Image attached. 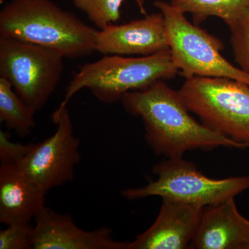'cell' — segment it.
Here are the masks:
<instances>
[{
  "mask_svg": "<svg viewBox=\"0 0 249 249\" xmlns=\"http://www.w3.org/2000/svg\"><path fill=\"white\" fill-rule=\"evenodd\" d=\"M120 101L127 113L142 119L145 141L157 155L178 158L197 149L248 147L196 121L178 91L168 86L164 80L125 93Z\"/></svg>",
  "mask_w": 249,
  "mask_h": 249,
  "instance_id": "cell-1",
  "label": "cell"
},
{
  "mask_svg": "<svg viewBox=\"0 0 249 249\" xmlns=\"http://www.w3.org/2000/svg\"><path fill=\"white\" fill-rule=\"evenodd\" d=\"M97 31L52 0H12L0 11V36L53 49L65 58L95 52Z\"/></svg>",
  "mask_w": 249,
  "mask_h": 249,
  "instance_id": "cell-2",
  "label": "cell"
},
{
  "mask_svg": "<svg viewBox=\"0 0 249 249\" xmlns=\"http://www.w3.org/2000/svg\"><path fill=\"white\" fill-rule=\"evenodd\" d=\"M178 73L170 49L142 57L105 55L80 67L52 116L58 115L71 98L85 88L101 102L112 104L125 93L145 89L160 80L173 79Z\"/></svg>",
  "mask_w": 249,
  "mask_h": 249,
  "instance_id": "cell-3",
  "label": "cell"
},
{
  "mask_svg": "<svg viewBox=\"0 0 249 249\" xmlns=\"http://www.w3.org/2000/svg\"><path fill=\"white\" fill-rule=\"evenodd\" d=\"M201 124L249 147V85L231 78L195 76L178 90Z\"/></svg>",
  "mask_w": 249,
  "mask_h": 249,
  "instance_id": "cell-4",
  "label": "cell"
},
{
  "mask_svg": "<svg viewBox=\"0 0 249 249\" xmlns=\"http://www.w3.org/2000/svg\"><path fill=\"white\" fill-rule=\"evenodd\" d=\"M152 172L157 177L155 180L140 188L124 190L121 192L123 196L131 200L160 196L204 209L249 190V175L209 178L183 157L161 160Z\"/></svg>",
  "mask_w": 249,
  "mask_h": 249,
  "instance_id": "cell-5",
  "label": "cell"
},
{
  "mask_svg": "<svg viewBox=\"0 0 249 249\" xmlns=\"http://www.w3.org/2000/svg\"><path fill=\"white\" fill-rule=\"evenodd\" d=\"M154 6L164 18L174 65L181 76L222 77L249 85V73L234 66L221 53L224 44L192 24L181 10L170 2L155 0Z\"/></svg>",
  "mask_w": 249,
  "mask_h": 249,
  "instance_id": "cell-6",
  "label": "cell"
},
{
  "mask_svg": "<svg viewBox=\"0 0 249 249\" xmlns=\"http://www.w3.org/2000/svg\"><path fill=\"white\" fill-rule=\"evenodd\" d=\"M64 59L53 49L0 36V77L36 111L56 89L65 70Z\"/></svg>",
  "mask_w": 249,
  "mask_h": 249,
  "instance_id": "cell-7",
  "label": "cell"
},
{
  "mask_svg": "<svg viewBox=\"0 0 249 249\" xmlns=\"http://www.w3.org/2000/svg\"><path fill=\"white\" fill-rule=\"evenodd\" d=\"M57 128L52 135L31 144L29 152L16 163L45 193L74 179L75 168L80 163V141L73 134L67 107L52 116Z\"/></svg>",
  "mask_w": 249,
  "mask_h": 249,
  "instance_id": "cell-8",
  "label": "cell"
},
{
  "mask_svg": "<svg viewBox=\"0 0 249 249\" xmlns=\"http://www.w3.org/2000/svg\"><path fill=\"white\" fill-rule=\"evenodd\" d=\"M33 249H127L128 242L114 240L109 228L80 229L71 215L47 206L34 218Z\"/></svg>",
  "mask_w": 249,
  "mask_h": 249,
  "instance_id": "cell-9",
  "label": "cell"
},
{
  "mask_svg": "<svg viewBox=\"0 0 249 249\" xmlns=\"http://www.w3.org/2000/svg\"><path fill=\"white\" fill-rule=\"evenodd\" d=\"M169 49L164 18L160 12L98 29L95 43V52L104 55L145 56Z\"/></svg>",
  "mask_w": 249,
  "mask_h": 249,
  "instance_id": "cell-10",
  "label": "cell"
},
{
  "mask_svg": "<svg viewBox=\"0 0 249 249\" xmlns=\"http://www.w3.org/2000/svg\"><path fill=\"white\" fill-rule=\"evenodd\" d=\"M204 208L162 198L160 213L155 222L127 249H189Z\"/></svg>",
  "mask_w": 249,
  "mask_h": 249,
  "instance_id": "cell-11",
  "label": "cell"
},
{
  "mask_svg": "<svg viewBox=\"0 0 249 249\" xmlns=\"http://www.w3.org/2000/svg\"><path fill=\"white\" fill-rule=\"evenodd\" d=\"M249 241V220L232 197L204 208L189 249H247Z\"/></svg>",
  "mask_w": 249,
  "mask_h": 249,
  "instance_id": "cell-12",
  "label": "cell"
},
{
  "mask_svg": "<svg viewBox=\"0 0 249 249\" xmlns=\"http://www.w3.org/2000/svg\"><path fill=\"white\" fill-rule=\"evenodd\" d=\"M47 193L16 163L0 165V222L6 226L31 224L43 209Z\"/></svg>",
  "mask_w": 249,
  "mask_h": 249,
  "instance_id": "cell-13",
  "label": "cell"
},
{
  "mask_svg": "<svg viewBox=\"0 0 249 249\" xmlns=\"http://www.w3.org/2000/svg\"><path fill=\"white\" fill-rule=\"evenodd\" d=\"M36 111L18 96L8 80L0 77V121L19 137H25L35 127Z\"/></svg>",
  "mask_w": 249,
  "mask_h": 249,
  "instance_id": "cell-14",
  "label": "cell"
},
{
  "mask_svg": "<svg viewBox=\"0 0 249 249\" xmlns=\"http://www.w3.org/2000/svg\"><path fill=\"white\" fill-rule=\"evenodd\" d=\"M170 3L185 14L192 15L196 24L216 17L227 25L249 7V0H171Z\"/></svg>",
  "mask_w": 249,
  "mask_h": 249,
  "instance_id": "cell-15",
  "label": "cell"
},
{
  "mask_svg": "<svg viewBox=\"0 0 249 249\" xmlns=\"http://www.w3.org/2000/svg\"><path fill=\"white\" fill-rule=\"evenodd\" d=\"M124 0H73L75 7L84 13L98 30L121 19Z\"/></svg>",
  "mask_w": 249,
  "mask_h": 249,
  "instance_id": "cell-16",
  "label": "cell"
},
{
  "mask_svg": "<svg viewBox=\"0 0 249 249\" xmlns=\"http://www.w3.org/2000/svg\"><path fill=\"white\" fill-rule=\"evenodd\" d=\"M227 26L235 61L240 69L249 73V7Z\"/></svg>",
  "mask_w": 249,
  "mask_h": 249,
  "instance_id": "cell-17",
  "label": "cell"
},
{
  "mask_svg": "<svg viewBox=\"0 0 249 249\" xmlns=\"http://www.w3.org/2000/svg\"><path fill=\"white\" fill-rule=\"evenodd\" d=\"M34 227L14 224L0 231V249H33Z\"/></svg>",
  "mask_w": 249,
  "mask_h": 249,
  "instance_id": "cell-18",
  "label": "cell"
},
{
  "mask_svg": "<svg viewBox=\"0 0 249 249\" xmlns=\"http://www.w3.org/2000/svg\"><path fill=\"white\" fill-rule=\"evenodd\" d=\"M31 144L23 145L11 142L10 134L0 130V161L1 163H18L29 152Z\"/></svg>",
  "mask_w": 249,
  "mask_h": 249,
  "instance_id": "cell-19",
  "label": "cell"
},
{
  "mask_svg": "<svg viewBox=\"0 0 249 249\" xmlns=\"http://www.w3.org/2000/svg\"><path fill=\"white\" fill-rule=\"evenodd\" d=\"M148 1H150V0H135L136 3L138 5L139 9L142 14H145V4Z\"/></svg>",
  "mask_w": 249,
  "mask_h": 249,
  "instance_id": "cell-20",
  "label": "cell"
},
{
  "mask_svg": "<svg viewBox=\"0 0 249 249\" xmlns=\"http://www.w3.org/2000/svg\"><path fill=\"white\" fill-rule=\"evenodd\" d=\"M247 249H249V241L248 242V245H247Z\"/></svg>",
  "mask_w": 249,
  "mask_h": 249,
  "instance_id": "cell-21",
  "label": "cell"
}]
</instances>
